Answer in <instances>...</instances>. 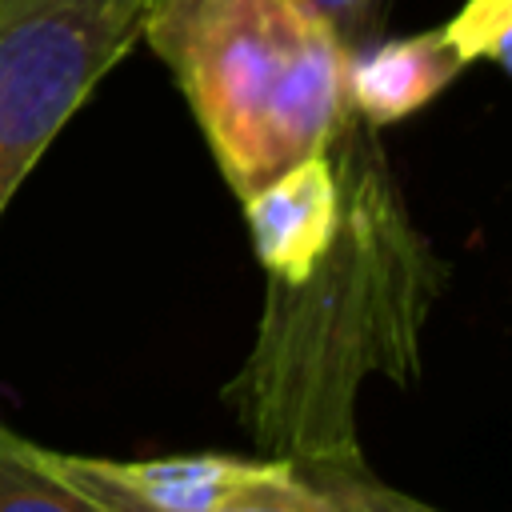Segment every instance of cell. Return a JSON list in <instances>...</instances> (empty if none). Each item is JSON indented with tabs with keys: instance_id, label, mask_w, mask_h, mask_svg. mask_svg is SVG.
<instances>
[{
	"instance_id": "obj_3",
	"label": "cell",
	"mask_w": 512,
	"mask_h": 512,
	"mask_svg": "<svg viewBox=\"0 0 512 512\" xmlns=\"http://www.w3.org/2000/svg\"><path fill=\"white\" fill-rule=\"evenodd\" d=\"M152 0H0V216L88 92L140 40Z\"/></svg>"
},
{
	"instance_id": "obj_8",
	"label": "cell",
	"mask_w": 512,
	"mask_h": 512,
	"mask_svg": "<svg viewBox=\"0 0 512 512\" xmlns=\"http://www.w3.org/2000/svg\"><path fill=\"white\" fill-rule=\"evenodd\" d=\"M508 32H512V0H464V8L440 24V36L464 64L492 60L508 68Z\"/></svg>"
},
{
	"instance_id": "obj_2",
	"label": "cell",
	"mask_w": 512,
	"mask_h": 512,
	"mask_svg": "<svg viewBox=\"0 0 512 512\" xmlns=\"http://www.w3.org/2000/svg\"><path fill=\"white\" fill-rule=\"evenodd\" d=\"M140 36L240 200L320 156L348 112L344 48L292 0H152Z\"/></svg>"
},
{
	"instance_id": "obj_4",
	"label": "cell",
	"mask_w": 512,
	"mask_h": 512,
	"mask_svg": "<svg viewBox=\"0 0 512 512\" xmlns=\"http://www.w3.org/2000/svg\"><path fill=\"white\" fill-rule=\"evenodd\" d=\"M240 204L252 236V256L264 276L300 284L324 256L340 220V188L328 152L284 168L280 176L252 188Z\"/></svg>"
},
{
	"instance_id": "obj_1",
	"label": "cell",
	"mask_w": 512,
	"mask_h": 512,
	"mask_svg": "<svg viewBox=\"0 0 512 512\" xmlns=\"http://www.w3.org/2000/svg\"><path fill=\"white\" fill-rule=\"evenodd\" d=\"M340 220L300 284L268 280L256 340L224 404L260 456L364 460L356 396L368 376L412 388L448 260L404 204L388 156L356 112L328 140Z\"/></svg>"
},
{
	"instance_id": "obj_7",
	"label": "cell",
	"mask_w": 512,
	"mask_h": 512,
	"mask_svg": "<svg viewBox=\"0 0 512 512\" xmlns=\"http://www.w3.org/2000/svg\"><path fill=\"white\" fill-rule=\"evenodd\" d=\"M0 512H108L80 488H72L44 448L0 424Z\"/></svg>"
},
{
	"instance_id": "obj_9",
	"label": "cell",
	"mask_w": 512,
	"mask_h": 512,
	"mask_svg": "<svg viewBox=\"0 0 512 512\" xmlns=\"http://www.w3.org/2000/svg\"><path fill=\"white\" fill-rule=\"evenodd\" d=\"M292 4L308 12L320 28H328V36L344 48V56L384 36L388 0H292Z\"/></svg>"
},
{
	"instance_id": "obj_5",
	"label": "cell",
	"mask_w": 512,
	"mask_h": 512,
	"mask_svg": "<svg viewBox=\"0 0 512 512\" xmlns=\"http://www.w3.org/2000/svg\"><path fill=\"white\" fill-rule=\"evenodd\" d=\"M468 64L440 28L416 36H376L344 56V100L368 128H388L432 104Z\"/></svg>"
},
{
	"instance_id": "obj_6",
	"label": "cell",
	"mask_w": 512,
	"mask_h": 512,
	"mask_svg": "<svg viewBox=\"0 0 512 512\" xmlns=\"http://www.w3.org/2000/svg\"><path fill=\"white\" fill-rule=\"evenodd\" d=\"M228 512H444L408 496L364 460H284L268 456L264 476Z\"/></svg>"
}]
</instances>
